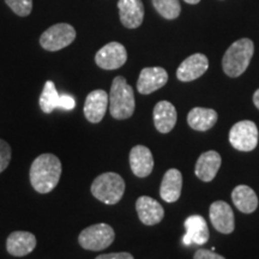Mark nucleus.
<instances>
[{"label":"nucleus","instance_id":"obj_20","mask_svg":"<svg viewBox=\"0 0 259 259\" xmlns=\"http://www.w3.org/2000/svg\"><path fill=\"white\" fill-rule=\"evenodd\" d=\"M183 189V176L178 169H168L162 179L160 187L161 198L167 203H174L180 198Z\"/></svg>","mask_w":259,"mask_h":259},{"label":"nucleus","instance_id":"obj_27","mask_svg":"<svg viewBox=\"0 0 259 259\" xmlns=\"http://www.w3.org/2000/svg\"><path fill=\"white\" fill-rule=\"evenodd\" d=\"M193 259H226L222 255H220L218 253H215L213 251H209V250H198L194 253Z\"/></svg>","mask_w":259,"mask_h":259},{"label":"nucleus","instance_id":"obj_19","mask_svg":"<svg viewBox=\"0 0 259 259\" xmlns=\"http://www.w3.org/2000/svg\"><path fill=\"white\" fill-rule=\"evenodd\" d=\"M154 124L161 134H168L177 124V109L168 101H160L154 108Z\"/></svg>","mask_w":259,"mask_h":259},{"label":"nucleus","instance_id":"obj_4","mask_svg":"<svg viewBox=\"0 0 259 259\" xmlns=\"http://www.w3.org/2000/svg\"><path fill=\"white\" fill-rule=\"evenodd\" d=\"M125 192V181L116 173H103L92 184V193L100 202L113 205L122 198Z\"/></svg>","mask_w":259,"mask_h":259},{"label":"nucleus","instance_id":"obj_22","mask_svg":"<svg viewBox=\"0 0 259 259\" xmlns=\"http://www.w3.org/2000/svg\"><path fill=\"white\" fill-rule=\"evenodd\" d=\"M232 199L238 210L244 213L253 212L258 206L257 194L250 186H236L232 192Z\"/></svg>","mask_w":259,"mask_h":259},{"label":"nucleus","instance_id":"obj_15","mask_svg":"<svg viewBox=\"0 0 259 259\" xmlns=\"http://www.w3.org/2000/svg\"><path fill=\"white\" fill-rule=\"evenodd\" d=\"M138 218L145 226H155L164 218V210L157 200L148 196L139 197L136 202Z\"/></svg>","mask_w":259,"mask_h":259},{"label":"nucleus","instance_id":"obj_10","mask_svg":"<svg viewBox=\"0 0 259 259\" xmlns=\"http://www.w3.org/2000/svg\"><path fill=\"white\" fill-rule=\"evenodd\" d=\"M168 80L167 71L162 67H145L141 71L137 82V90L142 95L156 92L166 85Z\"/></svg>","mask_w":259,"mask_h":259},{"label":"nucleus","instance_id":"obj_18","mask_svg":"<svg viewBox=\"0 0 259 259\" xmlns=\"http://www.w3.org/2000/svg\"><path fill=\"white\" fill-rule=\"evenodd\" d=\"M221 156L216 151L210 150L200 155L197 160L196 168H194V173L197 178H199L202 181L209 183L213 178L216 177L218 171L221 167Z\"/></svg>","mask_w":259,"mask_h":259},{"label":"nucleus","instance_id":"obj_25","mask_svg":"<svg viewBox=\"0 0 259 259\" xmlns=\"http://www.w3.org/2000/svg\"><path fill=\"white\" fill-rule=\"evenodd\" d=\"M5 3L16 15L25 17L31 14L32 0H5Z\"/></svg>","mask_w":259,"mask_h":259},{"label":"nucleus","instance_id":"obj_14","mask_svg":"<svg viewBox=\"0 0 259 259\" xmlns=\"http://www.w3.org/2000/svg\"><path fill=\"white\" fill-rule=\"evenodd\" d=\"M130 166L138 178H147L154 169V157L150 149L144 145H136L130 151Z\"/></svg>","mask_w":259,"mask_h":259},{"label":"nucleus","instance_id":"obj_7","mask_svg":"<svg viewBox=\"0 0 259 259\" xmlns=\"http://www.w3.org/2000/svg\"><path fill=\"white\" fill-rule=\"evenodd\" d=\"M232 147L240 151L254 150L258 144V128L253 121H239L229 131Z\"/></svg>","mask_w":259,"mask_h":259},{"label":"nucleus","instance_id":"obj_17","mask_svg":"<svg viewBox=\"0 0 259 259\" xmlns=\"http://www.w3.org/2000/svg\"><path fill=\"white\" fill-rule=\"evenodd\" d=\"M119 15L124 27L138 28L144 19V6L142 0H119Z\"/></svg>","mask_w":259,"mask_h":259},{"label":"nucleus","instance_id":"obj_11","mask_svg":"<svg viewBox=\"0 0 259 259\" xmlns=\"http://www.w3.org/2000/svg\"><path fill=\"white\" fill-rule=\"evenodd\" d=\"M108 103L109 96L105 90L97 89L90 93L84 103V115L87 120L93 124L101 121L108 108Z\"/></svg>","mask_w":259,"mask_h":259},{"label":"nucleus","instance_id":"obj_8","mask_svg":"<svg viewBox=\"0 0 259 259\" xmlns=\"http://www.w3.org/2000/svg\"><path fill=\"white\" fill-rule=\"evenodd\" d=\"M127 60L126 48L119 42H109L96 53L97 66L103 70H116Z\"/></svg>","mask_w":259,"mask_h":259},{"label":"nucleus","instance_id":"obj_6","mask_svg":"<svg viewBox=\"0 0 259 259\" xmlns=\"http://www.w3.org/2000/svg\"><path fill=\"white\" fill-rule=\"evenodd\" d=\"M76 29L69 23H58L52 25L42 32L40 45L44 50L57 52L70 46L76 38Z\"/></svg>","mask_w":259,"mask_h":259},{"label":"nucleus","instance_id":"obj_23","mask_svg":"<svg viewBox=\"0 0 259 259\" xmlns=\"http://www.w3.org/2000/svg\"><path fill=\"white\" fill-rule=\"evenodd\" d=\"M38 103H40V108L42 109V112L46 113V114H50L54 109L61 108V95L58 93L54 82L47 80L45 83Z\"/></svg>","mask_w":259,"mask_h":259},{"label":"nucleus","instance_id":"obj_1","mask_svg":"<svg viewBox=\"0 0 259 259\" xmlns=\"http://www.w3.org/2000/svg\"><path fill=\"white\" fill-rule=\"evenodd\" d=\"M61 162L56 155L42 154L30 167V183L38 193H50L56 189L61 176Z\"/></svg>","mask_w":259,"mask_h":259},{"label":"nucleus","instance_id":"obj_9","mask_svg":"<svg viewBox=\"0 0 259 259\" xmlns=\"http://www.w3.org/2000/svg\"><path fill=\"white\" fill-rule=\"evenodd\" d=\"M210 220L213 228L223 234H231L235 228L234 212L229 204L223 200L213 202L210 206Z\"/></svg>","mask_w":259,"mask_h":259},{"label":"nucleus","instance_id":"obj_24","mask_svg":"<svg viewBox=\"0 0 259 259\" xmlns=\"http://www.w3.org/2000/svg\"><path fill=\"white\" fill-rule=\"evenodd\" d=\"M153 5L163 18L176 19L179 17L181 11L179 0H153Z\"/></svg>","mask_w":259,"mask_h":259},{"label":"nucleus","instance_id":"obj_3","mask_svg":"<svg viewBox=\"0 0 259 259\" xmlns=\"http://www.w3.org/2000/svg\"><path fill=\"white\" fill-rule=\"evenodd\" d=\"M254 52V45L250 38H240L235 41L226 51L222 59V67L227 76L239 77L250 65Z\"/></svg>","mask_w":259,"mask_h":259},{"label":"nucleus","instance_id":"obj_21","mask_svg":"<svg viewBox=\"0 0 259 259\" xmlns=\"http://www.w3.org/2000/svg\"><path fill=\"white\" fill-rule=\"evenodd\" d=\"M218 121V113L213 109L196 107L187 115V122L190 127L196 131H208Z\"/></svg>","mask_w":259,"mask_h":259},{"label":"nucleus","instance_id":"obj_30","mask_svg":"<svg viewBox=\"0 0 259 259\" xmlns=\"http://www.w3.org/2000/svg\"><path fill=\"white\" fill-rule=\"evenodd\" d=\"M184 2H186L187 4H198L200 0H184Z\"/></svg>","mask_w":259,"mask_h":259},{"label":"nucleus","instance_id":"obj_12","mask_svg":"<svg viewBox=\"0 0 259 259\" xmlns=\"http://www.w3.org/2000/svg\"><path fill=\"white\" fill-rule=\"evenodd\" d=\"M209 67V60L204 54L197 53L187 58L181 63L177 70V77L181 82H191L206 72Z\"/></svg>","mask_w":259,"mask_h":259},{"label":"nucleus","instance_id":"obj_29","mask_svg":"<svg viewBox=\"0 0 259 259\" xmlns=\"http://www.w3.org/2000/svg\"><path fill=\"white\" fill-rule=\"evenodd\" d=\"M253 103H254V106L259 109V89L254 93V95H253Z\"/></svg>","mask_w":259,"mask_h":259},{"label":"nucleus","instance_id":"obj_13","mask_svg":"<svg viewBox=\"0 0 259 259\" xmlns=\"http://www.w3.org/2000/svg\"><path fill=\"white\" fill-rule=\"evenodd\" d=\"M186 234L183 238V244L190 245H204L209 240V228L203 216L192 215L185 220L184 223Z\"/></svg>","mask_w":259,"mask_h":259},{"label":"nucleus","instance_id":"obj_5","mask_svg":"<svg viewBox=\"0 0 259 259\" xmlns=\"http://www.w3.org/2000/svg\"><path fill=\"white\" fill-rule=\"evenodd\" d=\"M115 239L114 229L106 223H97L83 229L78 236V242L84 250L102 251L112 245Z\"/></svg>","mask_w":259,"mask_h":259},{"label":"nucleus","instance_id":"obj_16","mask_svg":"<svg viewBox=\"0 0 259 259\" xmlns=\"http://www.w3.org/2000/svg\"><path fill=\"white\" fill-rule=\"evenodd\" d=\"M36 244V238L32 233L17 231L9 235L6 250L14 257H24L35 250Z\"/></svg>","mask_w":259,"mask_h":259},{"label":"nucleus","instance_id":"obj_26","mask_svg":"<svg viewBox=\"0 0 259 259\" xmlns=\"http://www.w3.org/2000/svg\"><path fill=\"white\" fill-rule=\"evenodd\" d=\"M11 161V147L5 141L0 139V173L8 168Z\"/></svg>","mask_w":259,"mask_h":259},{"label":"nucleus","instance_id":"obj_28","mask_svg":"<svg viewBox=\"0 0 259 259\" xmlns=\"http://www.w3.org/2000/svg\"><path fill=\"white\" fill-rule=\"evenodd\" d=\"M95 259H135L134 255L127 252H118V253H107L100 254Z\"/></svg>","mask_w":259,"mask_h":259},{"label":"nucleus","instance_id":"obj_2","mask_svg":"<svg viewBox=\"0 0 259 259\" xmlns=\"http://www.w3.org/2000/svg\"><path fill=\"white\" fill-rule=\"evenodd\" d=\"M109 112L114 119L125 120L131 118L135 112L136 101L132 87H130L124 77L118 76L113 79L109 93Z\"/></svg>","mask_w":259,"mask_h":259}]
</instances>
